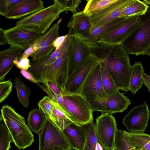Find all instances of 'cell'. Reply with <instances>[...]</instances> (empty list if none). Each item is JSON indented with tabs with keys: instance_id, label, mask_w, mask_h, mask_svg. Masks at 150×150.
Instances as JSON below:
<instances>
[{
	"instance_id": "cell-37",
	"label": "cell",
	"mask_w": 150,
	"mask_h": 150,
	"mask_svg": "<svg viewBox=\"0 0 150 150\" xmlns=\"http://www.w3.org/2000/svg\"><path fill=\"white\" fill-rule=\"evenodd\" d=\"M37 84L47 95L50 99L58 103L62 107L64 106V99L63 96L61 95L57 94L47 88L44 85H42L39 83Z\"/></svg>"
},
{
	"instance_id": "cell-20",
	"label": "cell",
	"mask_w": 150,
	"mask_h": 150,
	"mask_svg": "<svg viewBox=\"0 0 150 150\" xmlns=\"http://www.w3.org/2000/svg\"><path fill=\"white\" fill-rule=\"evenodd\" d=\"M73 149L83 150L86 139L85 130L83 126L73 123L62 130Z\"/></svg>"
},
{
	"instance_id": "cell-13",
	"label": "cell",
	"mask_w": 150,
	"mask_h": 150,
	"mask_svg": "<svg viewBox=\"0 0 150 150\" xmlns=\"http://www.w3.org/2000/svg\"><path fill=\"white\" fill-rule=\"evenodd\" d=\"M150 111L146 102L134 106L124 117L122 123L129 132H144L150 118Z\"/></svg>"
},
{
	"instance_id": "cell-23",
	"label": "cell",
	"mask_w": 150,
	"mask_h": 150,
	"mask_svg": "<svg viewBox=\"0 0 150 150\" xmlns=\"http://www.w3.org/2000/svg\"><path fill=\"white\" fill-rule=\"evenodd\" d=\"M144 69L140 62H136L132 66V73L129 80V89L134 95L141 88L143 84L142 76Z\"/></svg>"
},
{
	"instance_id": "cell-42",
	"label": "cell",
	"mask_w": 150,
	"mask_h": 150,
	"mask_svg": "<svg viewBox=\"0 0 150 150\" xmlns=\"http://www.w3.org/2000/svg\"><path fill=\"white\" fill-rule=\"evenodd\" d=\"M68 36V34L58 37L54 41L53 46L54 50H58L62 45Z\"/></svg>"
},
{
	"instance_id": "cell-34",
	"label": "cell",
	"mask_w": 150,
	"mask_h": 150,
	"mask_svg": "<svg viewBox=\"0 0 150 150\" xmlns=\"http://www.w3.org/2000/svg\"><path fill=\"white\" fill-rule=\"evenodd\" d=\"M64 11H70L74 13L81 2V0H54Z\"/></svg>"
},
{
	"instance_id": "cell-2",
	"label": "cell",
	"mask_w": 150,
	"mask_h": 150,
	"mask_svg": "<svg viewBox=\"0 0 150 150\" xmlns=\"http://www.w3.org/2000/svg\"><path fill=\"white\" fill-rule=\"evenodd\" d=\"M0 121H3L10 133L12 142L19 149H24L34 142V136L24 117L8 105L1 110Z\"/></svg>"
},
{
	"instance_id": "cell-24",
	"label": "cell",
	"mask_w": 150,
	"mask_h": 150,
	"mask_svg": "<svg viewBox=\"0 0 150 150\" xmlns=\"http://www.w3.org/2000/svg\"><path fill=\"white\" fill-rule=\"evenodd\" d=\"M124 132L129 143L136 149L150 150V135L144 132Z\"/></svg>"
},
{
	"instance_id": "cell-33",
	"label": "cell",
	"mask_w": 150,
	"mask_h": 150,
	"mask_svg": "<svg viewBox=\"0 0 150 150\" xmlns=\"http://www.w3.org/2000/svg\"><path fill=\"white\" fill-rule=\"evenodd\" d=\"M12 142L9 131L2 122L0 124V150H9Z\"/></svg>"
},
{
	"instance_id": "cell-30",
	"label": "cell",
	"mask_w": 150,
	"mask_h": 150,
	"mask_svg": "<svg viewBox=\"0 0 150 150\" xmlns=\"http://www.w3.org/2000/svg\"><path fill=\"white\" fill-rule=\"evenodd\" d=\"M101 64V81L103 86L107 95L117 93L119 90L112 77L107 71L103 61L99 60Z\"/></svg>"
},
{
	"instance_id": "cell-32",
	"label": "cell",
	"mask_w": 150,
	"mask_h": 150,
	"mask_svg": "<svg viewBox=\"0 0 150 150\" xmlns=\"http://www.w3.org/2000/svg\"><path fill=\"white\" fill-rule=\"evenodd\" d=\"M125 130L118 129L115 133L114 150H138L128 141Z\"/></svg>"
},
{
	"instance_id": "cell-31",
	"label": "cell",
	"mask_w": 150,
	"mask_h": 150,
	"mask_svg": "<svg viewBox=\"0 0 150 150\" xmlns=\"http://www.w3.org/2000/svg\"><path fill=\"white\" fill-rule=\"evenodd\" d=\"M83 126L86 136L83 150H95L96 143L99 141L96 132L95 123L92 121Z\"/></svg>"
},
{
	"instance_id": "cell-5",
	"label": "cell",
	"mask_w": 150,
	"mask_h": 150,
	"mask_svg": "<svg viewBox=\"0 0 150 150\" xmlns=\"http://www.w3.org/2000/svg\"><path fill=\"white\" fill-rule=\"evenodd\" d=\"M38 135V150H73L62 130L46 116L43 128Z\"/></svg>"
},
{
	"instance_id": "cell-46",
	"label": "cell",
	"mask_w": 150,
	"mask_h": 150,
	"mask_svg": "<svg viewBox=\"0 0 150 150\" xmlns=\"http://www.w3.org/2000/svg\"><path fill=\"white\" fill-rule=\"evenodd\" d=\"M146 55H148L150 57V49L147 52Z\"/></svg>"
},
{
	"instance_id": "cell-39",
	"label": "cell",
	"mask_w": 150,
	"mask_h": 150,
	"mask_svg": "<svg viewBox=\"0 0 150 150\" xmlns=\"http://www.w3.org/2000/svg\"><path fill=\"white\" fill-rule=\"evenodd\" d=\"M43 38V35L33 44L30 46L22 53L20 56L28 57L36 52L40 48L41 41Z\"/></svg>"
},
{
	"instance_id": "cell-4",
	"label": "cell",
	"mask_w": 150,
	"mask_h": 150,
	"mask_svg": "<svg viewBox=\"0 0 150 150\" xmlns=\"http://www.w3.org/2000/svg\"><path fill=\"white\" fill-rule=\"evenodd\" d=\"M63 97V108L73 123L82 126L93 121V110L89 102L82 95L67 91Z\"/></svg>"
},
{
	"instance_id": "cell-6",
	"label": "cell",
	"mask_w": 150,
	"mask_h": 150,
	"mask_svg": "<svg viewBox=\"0 0 150 150\" xmlns=\"http://www.w3.org/2000/svg\"><path fill=\"white\" fill-rule=\"evenodd\" d=\"M63 10L56 2L17 21L16 26L35 30L43 35L58 18Z\"/></svg>"
},
{
	"instance_id": "cell-1",
	"label": "cell",
	"mask_w": 150,
	"mask_h": 150,
	"mask_svg": "<svg viewBox=\"0 0 150 150\" xmlns=\"http://www.w3.org/2000/svg\"><path fill=\"white\" fill-rule=\"evenodd\" d=\"M90 45L91 54L104 62L119 90L128 91L132 66L130 64L129 54L122 45L99 42Z\"/></svg>"
},
{
	"instance_id": "cell-12",
	"label": "cell",
	"mask_w": 150,
	"mask_h": 150,
	"mask_svg": "<svg viewBox=\"0 0 150 150\" xmlns=\"http://www.w3.org/2000/svg\"><path fill=\"white\" fill-rule=\"evenodd\" d=\"M141 21L138 16L125 18L103 37L99 42L112 45L121 44L139 27Z\"/></svg>"
},
{
	"instance_id": "cell-19",
	"label": "cell",
	"mask_w": 150,
	"mask_h": 150,
	"mask_svg": "<svg viewBox=\"0 0 150 150\" xmlns=\"http://www.w3.org/2000/svg\"><path fill=\"white\" fill-rule=\"evenodd\" d=\"M24 51L17 47L11 46L0 52V81H3L14 65L13 62Z\"/></svg>"
},
{
	"instance_id": "cell-14",
	"label": "cell",
	"mask_w": 150,
	"mask_h": 150,
	"mask_svg": "<svg viewBox=\"0 0 150 150\" xmlns=\"http://www.w3.org/2000/svg\"><path fill=\"white\" fill-rule=\"evenodd\" d=\"M124 94L119 91L115 94L107 95L102 100L88 102L93 112L97 111L111 114L122 112L131 103L130 100Z\"/></svg>"
},
{
	"instance_id": "cell-11",
	"label": "cell",
	"mask_w": 150,
	"mask_h": 150,
	"mask_svg": "<svg viewBox=\"0 0 150 150\" xmlns=\"http://www.w3.org/2000/svg\"><path fill=\"white\" fill-rule=\"evenodd\" d=\"M4 32L8 44L24 51L42 35L31 28L16 26L4 30Z\"/></svg>"
},
{
	"instance_id": "cell-10",
	"label": "cell",
	"mask_w": 150,
	"mask_h": 150,
	"mask_svg": "<svg viewBox=\"0 0 150 150\" xmlns=\"http://www.w3.org/2000/svg\"><path fill=\"white\" fill-rule=\"evenodd\" d=\"M69 35L70 40L67 49L68 77L91 54L90 45L85 42L82 38Z\"/></svg>"
},
{
	"instance_id": "cell-15",
	"label": "cell",
	"mask_w": 150,
	"mask_h": 150,
	"mask_svg": "<svg viewBox=\"0 0 150 150\" xmlns=\"http://www.w3.org/2000/svg\"><path fill=\"white\" fill-rule=\"evenodd\" d=\"M134 0H117L95 15L90 16L93 27L101 25L120 18L123 9Z\"/></svg>"
},
{
	"instance_id": "cell-17",
	"label": "cell",
	"mask_w": 150,
	"mask_h": 150,
	"mask_svg": "<svg viewBox=\"0 0 150 150\" xmlns=\"http://www.w3.org/2000/svg\"><path fill=\"white\" fill-rule=\"evenodd\" d=\"M62 19L51 26L47 31L43 34V38L39 49L30 56L32 62L45 57L51 53L55 50L53 46L54 40L59 37V23Z\"/></svg>"
},
{
	"instance_id": "cell-41",
	"label": "cell",
	"mask_w": 150,
	"mask_h": 150,
	"mask_svg": "<svg viewBox=\"0 0 150 150\" xmlns=\"http://www.w3.org/2000/svg\"><path fill=\"white\" fill-rule=\"evenodd\" d=\"M20 72L23 77L31 82L36 84L39 83L32 73L28 71L21 70Z\"/></svg>"
},
{
	"instance_id": "cell-26",
	"label": "cell",
	"mask_w": 150,
	"mask_h": 150,
	"mask_svg": "<svg viewBox=\"0 0 150 150\" xmlns=\"http://www.w3.org/2000/svg\"><path fill=\"white\" fill-rule=\"evenodd\" d=\"M45 119V115L39 109H34L29 113L27 119L28 127L32 131L38 134L43 128Z\"/></svg>"
},
{
	"instance_id": "cell-3",
	"label": "cell",
	"mask_w": 150,
	"mask_h": 150,
	"mask_svg": "<svg viewBox=\"0 0 150 150\" xmlns=\"http://www.w3.org/2000/svg\"><path fill=\"white\" fill-rule=\"evenodd\" d=\"M142 1L148 6L146 12L139 16V26L121 44L129 54L146 55L150 49V0Z\"/></svg>"
},
{
	"instance_id": "cell-36",
	"label": "cell",
	"mask_w": 150,
	"mask_h": 150,
	"mask_svg": "<svg viewBox=\"0 0 150 150\" xmlns=\"http://www.w3.org/2000/svg\"><path fill=\"white\" fill-rule=\"evenodd\" d=\"M13 83L11 79L0 82V103L3 102L12 91Z\"/></svg>"
},
{
	"instance_id": "cell-29",
	"label": "cell",
	"mask_w": 150,
	"mask_h": 150,
	"mask_svg": "<svg viewBox=\"0 0 150 150\" xmlns=\"http://www.w3.org/2000/svg\"><path fill=\"white\" fill-rule=\"evenodd\" d=\"M14 87L16 88L19 102L27 108L29 105L30 97L31 92L29 87L18 77L14 79Z\"/></svg>"
},
{
	"instance_id": "cell-9",
	"label": "cell",
	"mask_w": 150,
	"mask_h": 150,
	"mask_svg": "<svg viewBox=\"0 0 150 150\" xmlns=\"http://www.w3.org/2000/svg\"><path fill=\"white\" fill-rule=\"evenodd\" d=\"M101 69L99 61L90 73L83 86L80 94L88 102L101 101L107 96L102 82Z\"/></svg>"
},
{
	"instance_id": "cell-16",
	"label": "cell",
	"mask_w": 150,
	"mask_h": 150,
	"mask_svg": "<svg viewBox=\"0 0 150 150\" xmlns=\"http://www.w3.org/2000/svg\"><path fill=\"white\" fill-rule=\"evenodd\" d=\"M41 0H23L10 9L4 16L10 19H23L44 8Z\"/></svg>"
},
{
	"instance_id": "cell-43",
	"label": "cell",
	"mask_w": 150,
	"mask_h": 150,
	"mask_svg": "<svg viewBox=\"0 0 150 150\" xmlns=\"http://www.w3.org/2000/svg\"><path fill=\"white\" fill-rule=\"evenodd\" d=\"M142 78L143 84L147 87L148 91L150 93V75L144 73Z\"/></svg>"
},
{
	"instance_id": "cell-38",
	"label": "cell",
	"mask_w": 150,
	"mask_h": 150,
	"mask_svg": "<svg viewBox=\"0 0 150 150\" xmlns=\"http://www.w3.org/2000/svg\"><path fill=\"white\" fill-rule=\"evenodd\" d=\"M23 0H0V14L3 16L14 6Z\"/></svg>"
},
{
	"instance_id": "cell-18",
	"label": "cell",
	"mask_w": 150,
	"mask_h": 150,
	"mask_svg": "<svg viewBox=\"0 0 150 150\" xmlns=\"http://www.w3.org/2000/svg\"><path fill=\"white\" fill-rule=\"evenodd\" d=\"M69 28L68 33L83 38L93 28L90 17L83 11L77 12L71 16L67 25Z\"/></svg>"
},
{
	"instance_id": "cell-8",
	"label": "cell",
	"mask_w": 150,
	"mask_h": 150,
	"mask_svg": "<svg viewBox=\"0 0 150 150\" xmlns=\"http://www.w3.org/2000/svg\"><path fill=\"white\" fill-rule=\"evenodd\" d=\"M99 62L97 57L90 54L68 77L64 90L70 93L80 94L87 77Z\"/></svg>"
},
{
	"instance_id": "cell-45",
	"label": "cell",
	"mask_w": 150,
	"mask_h": 150,
	"mask_svg": "<svg viewBox=\"0 0 150 150\" xmlns=\"http://www.w3.org/2000/svg\"><path fill=\"white\" fill-rule=\"evenodd\" d=\"M103 148L99 141L97 142L96 144L95 150H103Z\"/></svg>"
},
{
	"instance_id": "cell-22",
	"label": "cell",
	"mask_w": 150,
	"mask_h": 150,
	"mask_svg": "<svg viewBox=\"0 0 150 150\" xmlns=\"http://www.w3.org/2000/svg\"><path fill=\"white\" fill-rule=\"evenodd\" d=\"M70 40V35L68 33V36L64 43L58 50H54L50 54L45 57L32 62L31 67L28 71L31 72L43 66L49 65L53 62L67 50Z\"/></svg>"
},
{
	"instance_id": "cell-28",
	"label": "cell",
	"mask_w": 150,
	"mask_h": 150,
	"mask_svg": "<svg viewBox=\"0 0 150 150\" xmlns=\"http://www.w3.org/2000/svg\"><path fill=\"white\" fill-rule=\"evenodd\" d=\"M148 7L142 1L134 0L132 3L123 9L120 14V18L142 16L146 12Z\"/></svg>"
},
{
	"instance_id": "cell-35",
	"label": "cell",
	"mask_w": 150,
	"mask_h": 150,
	"mask_svg": "<svg viewBox=\"0 0 150 150\" xmlns=\"http://www.w3.org/2000/svg\"><path fill=\"white\" fill-rule=\"evenodd\" d=\"M38 106L39 109L50 118L53 107V100L47 96H45L38 103Z\"/></svg>"
},
{
	"instance_id": "cell-27",
	"label": "cell",
	"mask_w": 150,
	"mask_h": 150,
	"mask_svg": "<svg viewBox=\"0 0 150 150\" xmlns=\"http://www.w3.org/2000/svg\"><path fill=\"white\" fill-rule=\"evenodd\" d=\"M117 0H88L83 11L86 14L91 16L98 13Z\"/></svg>"
},
{
	"instance_id": "cell-7",
	"label": "cell",
	"mask_w": 150,
	"mask_h": 150,
	"mask_svg": "<svg viewBox=\"0 0 150 150\" xmlns=\"http://www.w3.org/2000/svg\"><path fill=\"white\" fill-rule=\"evenodd\" d=\"M99 142L105 150H114L115 133L117 129L112 114L102 113L97 117L95 123Z\"/></svg>"
},
{
	"instance_id": "cell-21",
	"label": "cell",
	"mask_w": 150,
	"mask_h": 150,
	"mask_svg": "<svg viewBox=\"0 0 150 150\" xmlns=\"http://www.w3.org/2000/svg\"><path fill=\"white\" fill-rule=\"evenodd\" d=\"M125 18H118L101 25L93 27L88 34L83 38V40L89 44L99 42L103 37Z\"/></svg>"
},
{
	"instance_id": "cell-44",
	"label": "cell",
	"mask_w": 150,
	"mask_h": 150,
	"mask_svg": "<svg viewBox=\"0 0 150 150\" xmlns=\"http://www.w3.org/2000/svg\"><path fill=\"white\" fill-rule=\"evenodd\" d=\"M8 41L6 38L4 30L2 28H0V45H4L8 43Z\"/></svg>"
},
{
	"instance_id": "cell-40",
	"label": "cell",
	"mask_w": 150,
	"mask_h": 150,
	"mask_svg": "<svg viewBox=\"0 0 150 150\" xmlns=\"http://www.w3.org/2000/svg\"><path fill=\"white\" fill-rule=\"evenodd\" d=\"M14 65L19 69L28 70L31 67V64L28 57H19L13 62Z\"/></svg>"
},
{
	"instance_id": "cell-25",
	"label": "cell",
	"mask_w": 150,
	"mask_h": 150,
	"mask_svg": "<svg viewBox=\"0 0 150 150\" xmlns=\"http://www.w3.org/2000/svg\"><path fill=\"white\" fill-rule=\"evenodd\" d=\"M53 107L52 113L49 119L63 130L73 122L67 116L66 111L60 105L53 100Z\"/></svg>"
}]
</instances>
